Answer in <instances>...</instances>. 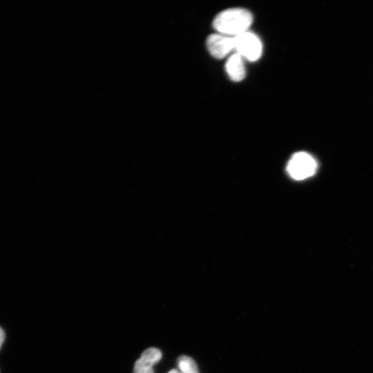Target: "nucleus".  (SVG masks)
<instances>
[{
    "label": "nucleus",
    "mask_w": 373,
    "mask_h": 373,
    "mask_svg": "<svg viewBox=\"0 0 373 373\" xmlns=\"http://www.w3.org/2000/svg\"><path fill=\"white\" fill-rule=\"evenodd\" d=\"M162 357L161 352L154 347H150L143 352L141 357L135 362L134 373H153V366Z\"/></svg>",
    "instance_id": "39448f33"
},
{
    "label": "nucleus",
    "mask_w": 373,
    "mask_h": 373,
    "mask_svg": "<svg viewBox=\"0 0 373 373\" xmlns=\"http://www.w3.org/2000/svg\"><path fill=\"white\" fill-rule=\"evenodd\" d=\"M5 333L1 327H0V349L2 346V344L4 341Z\"/></svg>",
    "instance_id": "6e6552de"
},
{
    "label": "nucleus",
    "mask_w": 373,
    "mask_h": 373,
    "mask_svg": "<svg viewBox=\"0 0 373 373\" xmlns=\"http://www.w3.org/2000/svg\"><path fill=\"white\" fill-rule=\"evenodd\" d=\"M316 169V160L310 154L304 151L294 153L287 165L289 175L296 180H304L313 175Z\"/></svg>",
    "instance_id": "f03ea898"
},
{
    "label": "nucleus",
    "mask_w": 373,
    "mask_h": 373,
    "mask_svg": "<svg viewBox=\"0 0 373 373\" xmlns=\"http://www.w3.org/2000/svg\"><path fill=\"white\" fill-rule=\"evenodd\" d=\"M169 373H179L176 370H172Z\"/></svg>",
    "instance_id": "1a4fd4ad"
},
{
    "label": "nucleus",
    "mask_w": 373,
    "mask_h": 373,
    "mask_svg": "<svg viewBox=\"0 0 373 373\" xmlns=\"http://www.w3.org/2000/svg\"><path fill=\"white\" fill-rule=\"evenodd\" d=\"M252 21V15L248 10L234 8L220 12L213 24L220 34L236 37L248 31Z\"/></svg>",
    "instance_id": "f257e3e1"
},
{
    "label": "nucleus",
    "mask_w": 373,
    "mask_h": 373,
    "mask_svg": "<svg viewBox=\"0 0 373 373\" xmlns=\"http://www.w3.org/2000/svg\"><path fill=\"white\" fill-rule=\"evenodd\" d=\"M235 50L243 58L256 61L261 55L262 43L254 33L247 31L234 37Z\"/></svg>",
    "instance_id": "7ed1b4c3"
},
{
    "label": "nucleus",
    "mask_w": 373,
    "mask_h": 373,
    "mask_svg": "<svg viewBox=\"0 0 373 373\" xmlns=\"http://www.w3.org/2000/svg\"><path fill=\"white\" fill-rule=\"evenodd\" d=\"M207 46L212 56L222 59L235 50L234 37L220 33L213 34L208 37Z\"/></svg>",
    "instance_id": "20e7f679"
},
{
    "label": "nucleus",
    "mask_w": 373,
    "mask_h": 373,
    "mask_svg": "<svg viewBox=\"0 0 373 373\" xmlns=\"http://www.w3.org/2000/svg\"><path fill=\"white\" fill-rule=\"evenodd\" d=\"M243 57L237 52L227 59L225 68L229 78L233 82H240L245 78V68Z\"/></svg>",
    "instance_id": "423d86ee"
},
{
    "label": "nucleus",
    "mask_w": 373,
    "mask_h": 373,
    "mask_svg": "<svg viewBox=\"0 0 373 373\" xmlns=\"http://www.w3.org/2000/svg\"><path fill=\"white\" fill-rule=\"evenodd\" d=\"M178 363L181 373H198L195 362L189 356H181Z\"/></svg>",
    "instance_id": "0eeeda50"
}]
</instances>
